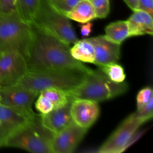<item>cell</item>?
<instances>
[{
    "instance_id": "6da1fadb",
    "label": "cell",
    "mask_w": 153,
    "mask_h": 153,
    "mask_svg": "<svg viewBox=\"0 0 153 153\" xmlns=\"http://www.w3.org/2000/svg\"><path fill=\"white\" fill-rule=\"evenodd\" d=\"M31 39L25 57L27 70L75 69L91 74V69L75 59L69 45L30 23Z\"/></svg>"
},
{
    "instance_id": "7a4b0ae2",
    "label": "cell",
    "mask_w": 153,
    "mask_h": 153,
    "mask_svg": "<svg viewBox=\"0 0 153 153\" xmlns=\"http://www.w3.org/2000/svg\"><path fill=\"white\" fill-rule=\"evenodd\" d=\"M87 75L75 69L27 70L16 85L38 93L50 87L69 90L81 84Z\"/></svg>"
},
{
    "instance_id": "3957f363",
    "label": "cell",
    "mask_w": 153,
    "mask_h": 153,
    "mask_svg": "<svg viewBox=\"0 0 153 153\" xmlns=\"http://www.w3.org/2000/svg\"><path fill=\"white\" fill-rule=\"evenodd\" d=\"M128 88L127 82H115L100 69L87 74L77 87L66 90L70 99H85L96 102L107 100L124 94Z\"/></svg>"
},
{
    "instance_id": "277c9868",
    "label": "cell",
    "mask_w": 153,
    "mask_h": 153,
    "mask_svg": "<svg viewBox=\"0 0 153 153\" xmlns=\"http://www.w3.org/2000/svg\"><path fill=\"white\" fill-rule=\"evenodd\" d=\"M32 35L30 23L18 14L0 13V51H16L25 58Z\"/></svg>"
},
{
    "instance_id": "5b68a950",
    "label": "cell",
    "mask_w": 153,
    "mask_h": 153,
    "mask_svg": "<svg viewBox=\"0 0 153 153\" xmlns=\"http://www.w3.org/2000/svg\"><path fill=\"white\" fill-rule=\"evenodd\" d=\"M53 133L42 125L39 115L14 131L5 146L16 148L34 153H51L50 140Z\"/></svg>"
},
{
    "instance_id": "8992f818",
    "label": "cell",
    "mask_w": 153,
    "mask_h": 153,
    "mask_svg": "<svg viewBox=\"0 0 153 153\" xmlns=\"http://www.w3.org/2000/svg\"><path fill=\"white\" fill-rule=\"evenodd\" d=\"M32 23L69 45L78 40L69 19L54 8L46 0H40Z\"/></svg>"
},
{
    "instance_id": "52a82bcc",
    "label": "cell",
    "mask_w": 153,
    "mask_h": 153,
    "mask_svg": "<svg viewBox=\"0 0 153 153\" xmlns=\"http://www.w3.org/2000/svg\"><path fill=\"white\" fill-rule=\"evenodd\" d=\"M38 94L16 84L0 86V103L19 112L32 121L36 115L32 110V104Z\"/></svg>"
},
{
    "instance_id": "ba28073f",
    "label": "cell",
    "mask_w": 153,
    "mask_h": 153,
    "mask_svg": "<svg viewBox=\"0 0 153 153\" xmlns=\"http://www.w3.org/2000/svg\"><path fill=\"white\" fill-rule=\"evenodd\" d=\"M142 124L134 114L128 115L96 151L99 153H120L128 148V143Z\"/></svg>"
},
{
    "instance_id": "9c48e42d",
    "label": "cell",
    "mask_w": 153,
    "mask_h": 153,
    "mask_svg": "<svg viewBox=\"0 0 153 153\" xmlns=\"http://www.w3.org/2000/svg\"><path fill=\"white\" fill-rule=\"evenodd\" d=\"M27 70L25 59L20 53L0 51V86L15 85Z\"/></svg>"
},
{
    "instance_id": "30bf717a",
    "label": "cell",
    "mask_w": 153,
    "mask_h": 153,
    "mask_svg": "<svg viewBox=\"0 0 153 153\" xmlns=\"http://www.w3.org/2000/svg\"><path fill=\"white\" fill-rule=\"evenodd\" d=\"M87 129L81 127L73 121L56 134L50 140L51 153L73 152L87 133Z\"/></svg>"
},
{
    "instance_id": "8fae6325",
    "label": "cell",
    "mask_w": 153,
    "mask_h": 153,
    "mask_svg": "<svg viewBox=\"0 0 153 153\" xmlns=\"http://www.w3.org/2000/svg\"><path fill=\"white\" fill-rule=\"evenodd\" d=\"M72 121L78 126L88 129L97 120L100 114L97 102L85 99H74L71 103Z\"/></svg>"
},
{
    "instance_id": "7c38bea8",
    "label": "cell",
    "mask_w": 153,
    "mask_h": 153,
    "mask_svg": "<svg viewBox=\"0 0 153 153\" xmlns=\"http://www.w3.org/2000/svg\"><path fill=\"white\" fill-rule=\"evenodd\" d=\"M29 121L19 112L0 103V148L5 146L8 138Z\"/></svg>"
},
{
    "instance_id": "4fadbf2b",
    "label": "cell",
    "mask_w": 153,
    "mask_h": 153,
    "mask_svg": "<svg viewBox=\"0 0 153 153\" xmlns=\"http://www.w3.org/2000/svg\"><path fill=\"white\" fill-rule=\"evenodd\" d=\"M94 50V64L97 66L117 62L120 57V46L107 39L105 35L87 38Z\"/></svg>"
},
{
    "instance_id": "5bb4252c",
    "label": "cell",
    "mask_w": 153,
    "mask_h": 153,
    "mask_svg": "<svg viewBox=\"0 0 153 153\" xmlns=\"http://www.w3.org/2000/svg\"><path fill=\"white\" fill-rule=\"evenodd\" d=\"M71 100L65 106L52 109L47 114H39L41 125L50 132L56 134L72 122L71 114Z\"/></svg>"
},
{
    "instance_id": "9a60e30c",
    "label": "cell",
    "mask_w": 153,
    "mask_h": 153,
    "mask_svg": "<svg viewBox=\"0 0 153 153\" xmlns=\"http://www.w3.org/2000/svg\"><path fill=\"white\" fill-rule=\"evenodd\" d=\"M128 27L129 37L144 35H152V16L144 11L137 10L126 20Z\"/></svg>"
},
{
    "instance_id": "2e32d148",
    "label": "cell",
    "mask_w": 153,
    "mask_h": 153,
    "mask_svg": "<svg viewBox=\"0 0 153 153\" xmlns=\"http://www.w3.org/2000/svg\"><path fill=\"white\" fill-rule=\"evenodd\" d=\"M66 16L69 19L81 23L91 22L96 18L93 7L89 0H80Z\"/></svg>"
},
{
    "instance_id": "e0dca14e",
    "label": "cell",
    "mask_w": 153,
    "mask_h": 153,
    "mask_svg": "<svg viewBox=\"0 0 153 153\" xmlns=\"http://www.w3.org/2000/svg\"><path fill=\"white\" fill-rule=\"evenodd\" d=\"M71 56L75 59L85 63H94L95 59L94 50L87 38L78 40L70 48Z\"/></svg>"
},
{
    "instance_id": "ac0fdd59",
    "label": "cell",
    "mask_w": 153,
    "mask_h": 153,
    "mask_svg": "<svg viewBox=\"0 0 153 153\" xmlns=\"http://www.w3.org/2000/svg\"><path fill=\"white\" fill-rule=\"evenodd\" d=\"M105 35L107 39L111 41L121 44V43L129 38V32L126 20L116 21L108 25L105 29Z\"/></svg>"
},
{
    "instance_id": "d6986e66",
    "label": "cell",
    "mask_w": 153,
    "mask_h": 153,
    "mask_svg": "<svg viewBox=\"0 0 153 153\" xmlns=\"http://www.w3.org/2000/svg\"><path fill=\"white\" fill-rule=\"evenodd\" d=\"M40 0H16V10L19 16L28 23L33 22Z\"/></svg>"
},
{
    "instance_id": "ffe728a7",
    "label": "cell",
    "mask_w": 153,
    "mask_h": 153,
    "mask_svg": "<svg viewBox=\"0 0 153 153\" xmlns=\"http://www.w3.org/2000/svg\"><path fill=\"white\" fill-rule=\"evenodd\" d=\"M39 93L48 99L52 103L54 109L59 108L67 105L71 100L66 91L56 87H50L42 90Z\"/></svg>"
},
{
    "instance_id": "44dd1931",
    "label": "cell",
    "mask_w": 153,
    "mask_h": 153,
    "mask_svg": "<svg viewBox=\"0 0 153 153\" xmlns=\"http://www.w3.org/2000/svg\"><path fill=\"white\" fill-rule=\"evenodd\" d=\"M99 68L113 82H122L126 79V74L123 66L113 62L99 66Z\"/></svg>"
},
{
    "instance_id": "7402d4cb",
    "label": "cell",
    "mask_w": 153,
    "mask_h": 153,
    "mask_svg": "<svg viewBox=\"0 0 153 153\" xmlns=\"http://www.w3.org/2000/svg\"><path fill=\"white\" fill-rule=\"evenodd\" d=\"M54 8L65 15L80 0H46Z\"/></svg>"
},
{
    "instance_id": "603a6c76",
    "label": "cell",
    "mask_w": 153,
    "mask_h": 153,
    "mask_svg": "<svg viewBox=\"0 0 153 153\" xmlns=\"http://www.w3.org/2000/svg\"><path fill=\"white\" fill-rule=\"evenodd\" d=\"M91 2L96 18L104 19L109 13L110 6L109 0H89Z\"/></svg>"
},
{
    "instance_id": "cb8c5ba5",
    "label": "cell",
    "mask_w": 153,
    "mask_h": 153,
    "mask_svg": "<svg viewBox=\"0 0 153 153\" xmlns=\"http://www.w3.org/2000/svg\"><path fill=\"white\" fill-rule=\"evenodd\" d=\"M134 114L142 124L151 120L153 117V98L143 107L137 109Z\"/></svg>"
},
{
    "instance_id": "d4e9b609",
    "label": "cell",
    "mask_w": 153,
    "mask_h": 153,
    "mask_svg": "<svg viewBox=\"0 0 153 153\" xmlns=\"http://www.w3.org/2000/svg\"><path fill=\"white\" fill-rule=\"evenodd\" d=\"M153 98V91L151 87L146 86L142 88L136 96L137 109L141 108Z\"/></svg>"
},
{
    "instance_id": "484cf974",
    "label": "cell",
    "mask_w": 153,
    "mask_h": 153,
    "mask_svg": "<svg viewBox=\"0 0 153 153\" xmlns=\"http://www.w3.org/2000/svg\"><path fill=\"white\" fill-rule=\"evenodd\" d=\"M35 108L41 114H47L54 109L51 101L45 96L39 93V96L35 103Z\"/></svg>"
},
{
    "instance_id": "4316f807",
    "label": "cell",
    "mask_w": 153,
    "mask_h": 153,
    "mask_svg": "<svg viewBox=\"0 0 153 153\" xmlns=\"http://www.w3.org/2000/svg\"><path fill=\"white\" fill-rule=\"evenodd\" d=\"M16 11V0H0V13L9 14Z\"/></svg>"
},
{
    "instance_id": "83f0119b",
    "label": "cell",
    "mask_w": 153,
    "mask_h": 153,
    "mask_svg": "<svg viewBox=\"0 0 153 153\" xmlns=\"http://www.w3.org/2000/svg\"><path fill=\"white\" fill-rule=\"evenodd\" d=\"M153 15V0H139V9Z\"/></svg>"
},
{
    "instance_id": "f1b7e54d",
    "label": "cell",
    "mask_w": 153,
    "mask_h": 153,
    "mask_svg": "<svg viewBox=\"0 0 153 153\" xmlns=\"http://www.w3.org/2000/svg\"><path fill=\"white\" fill-rule=\"evenodd\" d=\"M93 23L91 22H88L80 25V33L83 37L88 36L92 30Z\"/></svg>"
},
{
    "instance_id": "f546056e",
    "label": "cell",
    "mask_w": 153,
    "mask_h": 153,
    "mask_svg": "<svg viewBox=\"0 0 153 153\" xmlns=\"http://www.w3.org/2000/svg\"><path fill=\"white\" fill-rule=\"evenodd\" d=\"M127 6L133 11L139 9V0H123Z\"/></svg>"
}]
</instances>
